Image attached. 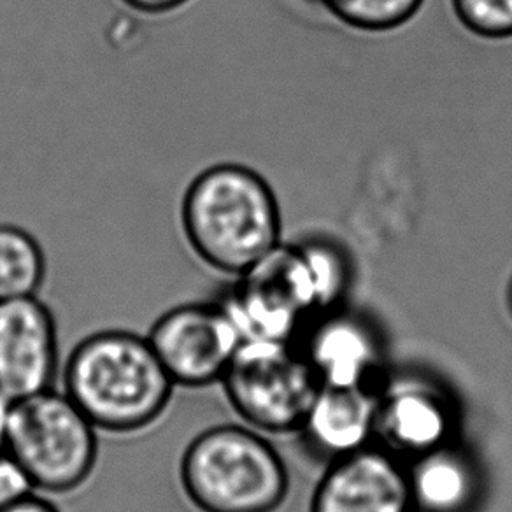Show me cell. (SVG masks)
<instances>
[{
	"instance_id": "3957f363",
	"label": "cell",
	"mask_w": 512,
	"mask_h": 512,
	"mask_svg": "<svg viewBox=\"0 0 512 512\" xmlns=\"http://www.w3.org/2000/svg\"><path fill=\"white\" fill-rule=\"evenodd\" d=\"M179 479L200 512H274L288 493L278 451L258 430L241 425L200 432L181 456Z\"/></svg>"
},
{
	"instance_id": "8fae6325",
	"label": "cell",
	"mask_w": 512,
	"mask_h": 512,
	"mask_svg": "<svg viewBox=\"0 0 512 512\" xmlns=\"http://www.w3.org/2000/svg\"><path fill=\"white\" fill-rule=\"evenodd\" d=\"M323 386H370L379 367V348L372 328L351 314L321 320L302 351Z\"/></svg>"
},
{
	"instance_id": "e0dca14e",
	"label": "cell",
	"mask_w": 512,
	"mask_h": 512,
	"mask_svg": "<svg viewBox=\"0 0 512 512\" xmlns=\"http://www.w3.org/2000/svg\"><path fill=\"white\" fill-rule=\"evenodd\" d=\"M36 488L22 469V465L9 455L6 449L0 451V511L8 509L9 505L34 493Z\"/></svg>"
},
{
	"instance_id": "ba28073f",
	"label": "cell",
	"mask_w": 512,
	"mask_h": 512,
	"mask_svg": "<svg viewBox=\"0 0 512 512\" xmlns=\"http://www.w3.org/2000/svg\"><path fill=\"white\" fill-rule=\"evenodd\" d=\"M60 365L57 321L43 300H0V390L20 400L53 388Z\"/></svg>"
},
{
	"instance_id": "44dd1931",
	"label": "cell",
	"mask_w": 512,
	"mask_h": 512,
	"mask_svg": "<svg viewBox=\"0 0 512 512\" xmlns=\"http://www.w3.org/2000/svg\"><path fill=\"white\" fill-rule=\"evenodd\" d=\"M411 512H427V511H421V509H413Z\"/></svg>"
},
{
	"instance_id": "5b68a950",
	"label": "cell",
	"mask_w": 512,
	"mask_h": 512,
	"mask_svg": "<svg viewBox=\"0 0 512 512\" xmlns=\"http://www.w3.org/2000/svg\"><path fill=\"white\" fill-rule=\"evenodd\" d=\"M235 413L265 434L300 430L321 383L306 355L285 341H242L221 379Z\"/></svg>"
},
{
	"instance_id": "8992f818",
	"label": "cell",
	"mask_w": 512,
	"mask_h": 512,
	"mask_svg": "<svg viewBox=\"0 0 512 512\" xmlns=\"http://www.w3.org/2000/svg\"><path fill=\"white\" fill-rule=\"evenodd\" d=\"M242 341L292 342L309 314L321 313L320 292L302 246L279 244L220 300Z\"/></svg>"
},
{
	"instance_id": "30bf717a",
	"label": "cell",
	"mask_w": 512,
	"mask_h": 512,
	"mask_svg": "<svg viewBox=\"0 0 512 512\" xmlns=\"http://www.w3.org/2000/svg\"><path fill=\"white\" fill-rule=\"evenodd\" d=\"M455 428V407L432 384L406 379L379 395L376 430L399 453L416 458L448 446Z\"/></svg>"
},
{
	"instance_id": "277c9868",
	"label": "cell",
	"mask_w": 512,
	"mask_h": 512,
	"mask_svg": "<svg viewBox=\"0 0 512 512\" xmlns=\"http://www.w3.org/2000/svg\"><path fill=\"white\" fill-rule=\"evenodd\" d=\"M97 432L65 392L50 388L15 400L4 449L36 490L69 493L92 476L99 456Z\"/></svg>"
},
{
	"instance_id": "d6986e66",
	"label": "cell",
	"mask_w": 512,
	"mask_h": 512,
	"mask_svg": "<svg viewBox=\"0 0 512 512\" xmlns=\"http://www.w3.org/2000/svg\"><path fill=\"white\" fill-rule=\"evenodd\" d=\"M0 512H60V509L50 500L37 497L36 493H30L22 500H18L16 504L9 505L8 509Z\"/></svg>"
},
{
	"instance_id": "52a82bcc",
	"label": "cell",
	"mask_w": 512,
	"mask_h": 512,
	"mask_svg": "<svg viewBox=\"0 0 512 512\" xmlns=\"http://www.w3.org/2000/svg\"><path fill=\"white\" fill-rule=\"evenodd\" d=\"M146 337L172 383L183 388L221 383L242 344L241 332L221 302L174 307Z\"/></svg>"
},
{
	"instance_id": "7a4b0ae2",
	"label": "cell",
	"mask_w": 512,
	"mask_h": 512,
	"mask_svg": "<svg viewBox=\"0 0 512 512\" xmlns=\"http://www.w3.org/2000/svg\"><path fill=\"white\" fill-rule=\"evenodd\" d=\"M183 228L195 253L216 271L242 276L279 246L281 216L271 186L242 165H216L183 200Z\"/></svg>"
},
{
	"instance_id": "7c38bea8",
	"label": "cell",
	"mask_w": 512,
	"mask_h": 512,
	"mask_svg": "<svg viewBox=\"0 0 512 512\" xmlns=\"http://www.w3.org/2000/svg\"><path fill=\"white\" fill-rule=\"evenodd\" d=\"M379 395L370 386H323L302 425L307 439L323 455L332 458L369 446L376 432Z\"/></svg>"
},
{
	"instance_id": "ac0fdd59",
	"label": "cell",
	"mask_w": 512,
	"mask_h": 512,
	"mask_svg": "<svg viewBox=\"0 0 512 512\" xmlns=\"http://www.w3.org/2000/svg\"><path fill=\"white\" fill-rule=\"evenodd\" d=\"M123 2L141 13L160 15V13H169L172 9L181 8L188 0H123Z\"/></svg>"
},
{
	"instance_id": "6da1fadb",
	"label": "cell",
	"mask_w": 512,
	"mask_h": 512,
	"mask_svg": "<svg viewBox=\"0 0 512 512\" xmlns=\"http://www.w3.org/2000/svg\"><path fill=\"white\" fill-rule=\"evenodd\" d=\"M174 386L148 337L127 330L88 335L65 363V395L109 434L151 427L171 404Z\"/></svg>"
},
{
	"instance_id": "4fadbf2b",
	"label": "cell",
	"mask_w": 512,
	"mask_h": 512,
	"mask_svg": "<svg viewBox=\"0 0 512 512\" xmlns=\"http://www.w3.org/2000/svg\"><path fill=\"white\" fill-rule=\"evenodd\" d=\"M409 472L414 509L463 512L477 491L474 465L451 444L416 456Z\"/></svg>"
},
{
	"instance_id": "9c48e42d",
	"label": "cell",
	"mask_w": 512,
	"mask_h": 512,
	"mask_svg": "<svg viewBox=\"0 0 512 512\" xmlns=\"http://www.w3.org/2000/svg\"><path fill=\"white\" fill-rule=\"evenodd\" d=\"M409 472L381 448L335 458L314 493L311 512H411Z\"/></svg>"
},
{
	"instance_id": "9a60e30c",
	"label": "cell",
	"mask_w": 512,
	"mask_h": 512,
	"mask_svg": "<svg viewBox=\"0 0 512 512\" xmlns=\"http://www.w3.org/2000/svg\"><path fill=\"white\" fill-rule=\"evenodd\" d=\"M339 22L362 32H388L411 22L425 0H320Z\"/></svg>"
},
{
	"instance_id": "2e32d148",
	"label": "cell",
	"mask_w": 512,
	"mask_h": 512,
	"mask_svg": "<svg viewBox=\"0 0 512 512\" xmlns=\"http://www.w3.org/2000/svg\"><path fill=\"white\" fill-rule=\"evenodd\" d=\"M458 22L483 39L512 37V0H451Z\"/></svg>"
},
{
	"instance_id": "5bb4252c",
	"label": "cell",
	"mask_w": 512,
	"mask_h": 512,
	"mask_svg": "<svg viewBox=\"0 0 512 512\" xmlns=\"http://www.w3.org/2000/svg\"><path fill=\"white\" fill-rule=\"evenodd\" d=\"M46 276L39 242L22 228L0 225V300L37 295Z\"/></svg>"
},
{
	"instance_id": "7402d4cb",
	"label": "cell",
	"mask_w": 512,
	"mask_h": 512,
	"mask_svg": "<svg viewBox=\"0 0 512 512\" xmlns=\"http://www.w3.org/2000/svg\"><path fill=\"white\" fill-rule=\"evenodd\" d=\"M511 299H512V288H511Z\"/></svg>"
},
{
	"instance_id": "ffe728a7",
	"label": "cell",
	"mask_w": 512,
	"mask_h": 512,
	"mask_svg": "<svg viewBox=\"0 0 512 512\" xmlns=\"http://www.w3.org/2000/svg\"><path fill=\"white\" fill-rule=\"evenodd\" d=\"M13 406H15V400L9 399L8 395L0 390V451L6 448Z\"/></svg>"
}]
</instances>
